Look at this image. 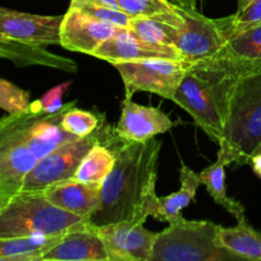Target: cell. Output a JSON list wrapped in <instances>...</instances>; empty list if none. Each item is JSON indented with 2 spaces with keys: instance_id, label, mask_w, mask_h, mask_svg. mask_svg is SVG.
<instances>
[{
  "instance_id": "35",
  "label": "cell",
  "mask_w": 261,
  "mask_h": 261,
  "mask_svg": "<svg viewBox=\"0 0 261 261\" xmlns=\"http://www.w3.org/2000/svg\"><path fill=\"white\" fill-rule=\"evenodd\" d=\"M259 150H261V145H260V148H259V149H257V152H259Z\"/></svg>"
},
{
  "instance_id": "21",
  "label": "cell",
  "mask_w": 261,
  "mask_h": 261,
  "mask_svg": "<svg viewBox=\"0 0 261 261\" xmlns=\"http://www.w3.org/2000/svg\"><path fill=\"white\" fill-rule=\"evenodd\" d=\"M122 142L114 145L106 144V143H98L94 145L83 158L73 178L82 182L102 185L116 162L115 148Z\"/></svg>"
},
{
  "instance_id": "29",
  "label": "cell",
  "mask_w": 261,
  "mask_h": 261,
  "mask_svg": "<svg viewBox=\"0 0 261 261\" xmlns=\"http://www.w3.org/2000/svg\"><path fill=\"white\" fill-rule=\"evenodd\" d=\"M234 35L261 22V0H252L245 9L236 12Z\"/></svg>"
},
{
  "instance_id": "22",
  "label": "cell",
  "mask_w": 261,
  "mask_h": 261,
  "mask_svg": "<svg viewBox=\"0 0 261 261\" xmlns=\"http://www.w3.org/2000/svg\"><path fill=\"white\" fill-rule=\"evenodd\" d=\"M117 4L130 17L153 18L177 28L185 22L181 8L170 0H117Z\"/></svg>"
},
{
  "instance_id": "33",
  "label": "cell",
  "mask_w": 261,
  "mask_h": 261,
  "mask_svg": "<svg viewBox=\"0 0 261 261\" xmlns=\"http://www.w3.org/2000/svg\"><path fill=\"white\" fill-rule=\"evenodd\" d=\"M251 2L252 0H239V9H237V12H241L242 9H245Z\"/></svg>"
},
{
  "instance_id": "15",
  "label": "cell",
  "mask_w": 261,
  "mask_h": 261,
  "mask_svg": "<svg viewBox=\"0 0 261 261\" xmlns=\"http://www.w3.org/2000/svg\"><path fill=\"white\" fill-rule=\"evenodd\" d=\"M41 261H110L97 227L89 226L64 234L61 241L46 252Z\"/></svg>"
},
{
  "instance_id": "12",
  "label": "cell",
  "mask_w": 261,
  "mask_h": 261,
  "mask_svg": "<svg viewBox=\"0 0 261 261\" xmlns=\"http://www.w3.org/2000/svg\"><path fill=\"white\" fill-rule=\"evenodd\" d=\"M91 56L109 61L111 65L115 63L144 60V59L185 60L176 47L147 42L134 35L129 28L121 27L117 28L111 37L101 43Z\"/></svg>"
},
{
  "instance_id": "4",
  "label": "cell",
  "mask_w": 261,
  "mask_h": 261,
  "mask_svg": "<svg viewBox=\"0 0 261 261\" xmlns=\"http://www.w3.org/2000/svg\"><path fill=\"white\" fill-rule=\"evenodd\" d=\"M63 15H40L0 7V58L17 66L43 65L75 73L76 64L70 59L47 50L60 45Z\"/></svg>"
},
{
  "instance_id": "16",
  "label": "cell",
  "mask_w": 261,
  "mask_h": 261,
  "mask_svg": "<svg viewBox=\"0 0 261 261\" xmlns=\"http://www.w3.org/2000/svg\"><path fill=\"white\" fill-rule=\"evenodd\" d=\"M101 186L69 178L53 184L42 193L54 205L89 219L99 204Z\"/></svg>"
},
{
  "instance_id": "14",
  "label": "cell",
  "mask_w": 261,
  "mask_h": 261,
  "mask_svg": "<svg viewBox=\"0 0 261 261\" xmlns=\"http://www.w3.org/2000/svg\"><path fill=\"white\" fill-rule=\"evenodd\" d=\"M173 125L170 116L157 107L143 106L125 97L115 132L124 142L144 143L171 130Z\"/></svg>"
},
{
  "instance_id": "31",
  "label": "cell",
  "mask_w": 261,
  "mask_h": 261,
  "mask_svg": "<svg viewBox=\"0 0 261 261\" xmlns=\"http://www.w3.org/2000/svg\"><path fill=\"white\" fill-rule=\"evenodd\" d=\"M173 4L178 5L181 8H186V9H195L196 4L199 0H170Z\"/></svg>"
},
{
  "instance_id": "10",
  "label": "cell",
  "mask_w": 261,
  "mask_h": 261,
  "mask_svg": "<svg viewBox=\"0 0 261 261\" xmlns=\"http://www.w3.org/2000/svg\"><path fill=\"white\" fill-rule=\"evenodd\" d=\"M172 101L189 112L195 124L213 142L219 143L223 133L221 111L213 89L203 75L189 69L176 89Z\"/></svg>"
},
{
  "instance_id": "25",
  "label": "cell",
  "mask_w": 261,
  "mask_h": 261,
  "mask_svg": "<svg viewBox=\"0 0 261 261\" xmlns=\"http://www.w3.org/2000/svg\"><path fill=\"white\" fill-rule=\"evenodd\" d=\"M103 120H106L105 114H99L98 111H86L74 106L64 112L60 125L65 132L83 138L92 134Z\"/></svg>"
},
{
  "instance_id": "1",
  "label": "cell",
  "mask_w": 261,
  "mask_h": 261,
  "mask_svg": "<svg viewBox=\"0 0 261 261\" xmlns=\"http://www.w3.org/2000/svg\"><path fill=\"white\" fill-rule=\"evenodd\" d=\"M190 68L209 82L221 111L217 157L227 166L246 165L261 145V58L216 55Z\"/></svg>"
},
{
  "instance_id": "26",
  "label": "cell",
  "mask_w": 261,
  "mask_h": 261,
  "mask_svg": "<svg viewBox=\"0 0 261 261\" xmlns=\"http://www.w3.org/2000/svg\"><path fill=\"white\" fill-rule=\"evenodd\" d=\"M69 7L75 8L89 17L121 28L129 27L130 18H132L122 10L109 8L101 3L96 2V0H70Z\"/></svg>"
},
{
  "instance_id": "9",
  "label": "cell",
  "mask_w": 261,
  "mask_h": 261,
  "mask_svg": "<svg viewBox=\"0 0 261 261\" xmlns=\"http://www.w3.org/2000/svg\"><path fill=\"white\" fill-rule=\"evenodd\" d=\"M119 71L125 87V97L132 98L138 92H149L171 99L191 63L171 59H144L112 64Z\"/></svg>"
},
{
  "instance_id": "19",
  "label": "cell",
  "mask_w": 261,
  "mask_h": 261,
  "mask_svg": "<svg viewBox=\"0 0 261 261\" xmlns=\"http://www.w3.org/2000/svg\"><path fill=\"white\" fill-rule=\"evenodd\" d=\"M217 244L240 255L244 260L261 261V233L247 221L237 222L234 227H219Z\"/></svg>"
},
{
  "instance_id": "28",
  "label": "cell",
  "mask_w": 261,
  "mask_h": 261,
  "mask_svg": "<svg viewBox=\"0 0 261 261\" xmlns=\"http://www.w3.org/2000/svg\"><path fill=\"white\" fill-rule=\"evenodd\" d=\"M70 86L71 81H66L64 83H60L59 86L54 87L50 91L46 92L40 99L32 102V105L36 109L40 110V111L47 112V114H55V112L60 111L64 107V105H65L63 103V97Z\"/></svg>"
},
{
  "instance_id": "27",
  "label": "cell",
  "mask_w": 261,
  "mask_h": 261,
  "mask_svg": "<svg viewBox=\"0 0 261 261\" xmlns=\"http://www.w3.org/2000/svg\"><path fill=\"white\" fill-rule=\"evenodd\" d=\"M30 105L27 91L0 78V109L8 114H18L30 109Z\"/></svg>"
},
{
  "instance_id": "34",
  "label": "cell",
  "mask_w": 261,
  "mask_h": 261,
  "mask_svg": "<svg viewBox=\"0 0 261 261\" xmlns=\"http://www.w3.org/2000/svg\"><path fill=\"white\" fill-rule=\"evenodd\" d=\"M4 204H5V201L0 200V209H2V206H3V205H4Z\"/></svg>"
},
{
  "instance_id": "6",
  "label": "cell",
  "mask_w": 261,
  "mask_h": 261,
  "mask_svg": "<svg viewBox=\"0 0 261 261\" xmlns=\"http://www.w3.org/2000/svg\"><path fill=\"white\" fill-rule=\"evenodd\" d=\"M218 224L182 217L158 232L150 261H233L240 255L217 244Z\"/></svg>"
},
{
  "instance_id": "8",
  "label": "cell",
  "mask_w": 261,
  "mask_h": 261,
  "mask_svg": "<svg viewBox=\"0 0 261 261\" xmlns=\"http://www.w3.org/2000/svg\"><path fill=\"white\" fill-rule=\"evenodd\" d=\"M181 14L185 22L175 27L173 45L189 63L213 58L234 36L236 14L213 19L186 8H181Z\"/></svg>"
},
{
  "instance_id": "11",
  "label": "cell",
  "mask_w": 261,
  "mask_h": 261,
  "mask_svg": "<svg viewBox=\"0 0 261 261\" xmlns=\"http://www.w3.org/2000/svg\"><path fill=\"white\" fill-rule=\"evenodd\" d=\"M110 261H150L157 233L144 228V223L116 222L97 227Z\"/></svg>"
},
{
  "instance_id": "20",
  "label": "cell",
  "mask_w": 261,
  "mask_h": 261,
  "mask_svg": "<svg viewBox=\"0 0 261 261\" xmlns=\"http://www.w3.org/2000/svg\"><path fill=\"white\" fill-rule=\"evenodd\" d=\"M226 167L227 163L222 158L217 157V161L213 165L204 168L199 173L200 184L205 186L213 200L221 206H223L229 214H232L237 219V222L245 221L246 219V217H245V206L241 203L234 200L233 198H229L228 194H227Z\"/></svg>"
},
{
  "instance_id": "17",
  "label": "cell",
  "mask_w": 261,
  "mask_h": 261,
  "mask_svg": "<svg viewBox=\"0 0 261 261\" xmlns=\"http://www.w3.org/2000/svg\"><path fill=\"white\" fill-rule=\"evenodd\" d=\"M180 181L181 188L176 193L162 198L154 194L149 199L147 206L148 217H153L157 221L167 223H173L182 218V209H185L190 201L195 199L196 191L201 184L199 173L194 172L184 163L181 165Z\"/></svg>"
},
{
  "instance_id": "13",
  "label": "cell",
  "mask_w": 261,
  "mask_h": 261,
  "mask_svg": "<svg viewBox=\"0 0 261 261\" xmlns=\"http://www.w3.org/2000/svg\"><path fill=\"white\" fill-rule=\"evenodd\" d=\"M116 25L92 18L69 7L60 25V46L74 53L92 55L93 51L117 31Z\"/></svg>"
},
{
  "instance_id": "2",
  "label": "cell",
  "mask_w": 261,
  "mask_h": 261,
  "mask_svg": "<svg viewBox=\"0 0 261 261\" xmlns=\"http://www.w3.org/2000/svg\"><path fill=\"white\" fill-rule=\"evenodd\" d=\"M162 142H122L115 148L116 162L101 186V198L89 217L92 226L132 221L144 223L148 201L155 193Z\"/></svg>"
},
{
  "instance_id": "23",
  "label": "cell",
  "mask_w": 261,
  "mask_h": 261,
  "mask_svg": "<svg viewBox=\"0 0 261 261\" xmlns=\"http://www.w3.org/2000/svg\"><path fill=\"white\" fill-rule=\"evenodd\" d=\"M217 55L241 59L261 58V22L229 38L221 53Z\"/></svg>"
},
{
  "instance_id": "5",
  "label": "cell",
  "mask_w": 261,
  "mask_h": 261,
  "mask_svg": "<svg viewBox=\"0 0 261 261\" xmlns=\"http://www.w3.org/2000/svg\"><path fill=\"white\" fill-rule=\"evenodd\" d=\"M89 224L86 217L54 205L43 193H18L0 209V239L58 236Z\"/></svg>"
},
{
  "instance_id": "18",
  "label": "cell",
  "mask_w": 261,
  "mask_h": 261,
  "mask_svg": "<svg viewBox=\"0 0 261 261\" xmlns=\"http://www.w3.org/2000/svg\"><path fill=\"white\" fill-rule=\"evenodd\" d=\"M64 234L0 239V261H41Z\"/></svg>"
},
{
  "instance_id": "7",
  "label": "cell",
  "mask_w": 261,
  "mask_h": 261,
  "mask_svg": "<svg viewBox=\"0 0 261 261\" xmlns=\"http://www.w3.org/2000/svg\"><path fill=\"white\" fill-rule=\"evenodd\" d=\"M122 142L115 127L106 120L92 134L63 143L41 158L35 167L25 175L19 193H42L53 184L73 178L87 153L98 143L114 145Z\"/></svg>"
},
{
  "instance_id": "24",
  "label": "cell",
  "mask_w": 261,
  "mask_h": 261,
  "mask_svg": "<svg viewBox=\"0 0 261 261\" xmlns=\"http://www.w3.org/2000/svg\"><path fill=\"white\" fill-rule=\"evenodd\" d=\"M127 28L134 35H137L138 37L147 41V42L175 47V45H173L175 27L162 22V20L144 17H132Z\"/></svg>"
},
{
  "instance_id": "30",
  "label": "cell",
  "mask_w": 261,
  "mask_h": 261,
  "mask_svg": "<svg viewBox=\"0 0 261 261\" xmlns=\"http://www.w3.org/2000/svg\"><path fill=\"white\" fill-rule=\"evenodd\" d=\"M250 165H251L252 171L255 172V175L259 176L261 178V150L255 153L251 158H250Z\"/></svg>"
},
{
  "instance_id": "3",
  "label": "cell",
  "mask_w": 261,
  "mask_h": 261,
  "mask_svg": "<svg viewBox=\"0 0 261 261\" xmlns=\"http://www.w3.org/2000/svg\"><path fill=\"white\" fill-rule=\"evenodd\" d=\"M75 105L69 102L60 111L47 114L31 102L25 111L0 119V200L7 203L19 193L25 175L41 158L78 138L60 125L64 112Z\"/></svg>"
},
{
  "instance_id": "32",
  "label": "cell",
  "mask_w": 261,
  "mask_h": 261,
  "mask_svg": "<svg viewBox=\"0 0 261 261\" xmlns=\"http://www.w3.org/2000/svg\"><path fill=\"white\" fill-rule=\"evenodd\" d=\"M96 2L101 3V4L106 5L109 8H114V9H120L119 4H117V0H96Z\"/></svg>"
}]
</instances>
